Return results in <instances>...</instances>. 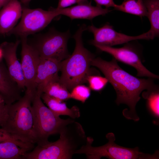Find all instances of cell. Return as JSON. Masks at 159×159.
I'll list each match as a JSON object with an SVG mask.
<instances>
[{
  "label": "cell",
  "instance_id": "6da1fadb",
  "mask_svg": "<svg viewBox=\"0 0 159 159\" xmlns=\"http://www.w3.org/2000/svg\"><path fill=\"white\" fill-rule=\"evenodd\" d=\"M91 65L98 68L112 86L117 95L116 104H124L129 107V110H123V116L128 119L138 121L139 118L135 111L136 105L140 99L141 92L155 85V79L140 78L130 74L120 67L113 57L110 61L94 58Z\"/></svg>",
  "mask_w": 159,
  "mask_h": 159
},
{
  "label": "cell",
  "instance_id": "7a4b0ae2",
  "mask_svg": "<svg viewBox=\"0 0 159 159\" xmlns=\"http://www.w3.org/2000/svg\"><path fill=\"white\" fill-rule=\"evenodd\" d=\"M57 141L37 145L26 154L27 159H71L86 143L87 137L82 126L74 119L61 130Z\"/></svg>",
  "mask_w": 159,
  "mask_h": 159
},
{
  "label": "cell",
  "instance_id": "3957f363",
  "mask_svg": "<svg viewBox=\"0 0 159 159\" xmlns=\"http://www.w3.org/2000/svg\"><path fill=\"white\" fill-rule=\"evenodd\" d=\"M86 27L85 24L80 26L73 36L75 41L73 53L61 62L59 80L69 91L77 85L86 82L87 76L93 72L90 66L95 55L84 47L82 39Z\"/></svg>",
  "mask_w": 159,
  "mask_h": 159
},
{
  "label": "cell",
  "instance_id": "277c9868",
  "mask_svg": "<svg viewBox=\"0 0 159 159\" xmlns=\"http://www.w3.org/2000/svg\"><path fill=\"white\" fill-rule=\"evenodd\" d=\"M34 95L26 90L22 97L7 105V118L1 127L15 140L33 144L36 143L32 108Z\"/></svg>",
  "mask_w": 159,
  "mask_h": 159
},
{
  "label": "cell",
  "instance_id": "5b68a950",
  "mask_svg": "<svg viewBox=\"0 0 159 159\" xmlns=\"http://www.w3.org/2000/svg\"><path fill=\"white\" fill-rule=\"evenodd\" d=\"M106 137L108 142L99 147L92 145L93 139L87 137L85 144L77 150L75 154H84L88 159H100L105 157L110 159H158L159 153L156 152L151 155L141 152L138 147L128 148L120 146L115 143V137L112 132L108 133Z\"/></svg>",
  "mask_w": 159,
  "mask_h": 159
},
{
  "label": "cell",
  "instance_id": "8992f818",
  "mask_svg": "<svg viewBox=\"0 0 159 159\" xmlns=\"http://www.w3.org/2000/svg\"><path fill=\"white\" fill-rule=\"evenodd\" d=\"M41 93L36 91L32 102L34 127L37 145L49 143L50 136L59 134L65 125L74 119H64L55 115L42 101Z\"/></svg>",
  "mask_w": 159,
  "mask_h": 159
},
{
  "label": "cell",
  "instance_id": "52a82bcc",
  "mask_svg": "<svg viewBox=\"0 0 159 159\" xmlns=\"http://www.w3.org/2000/svg\"><path fill=\"white\" fill-rule=\"evenodd\" d=\"M132 41L124 44L123 46L120 48L97 44L93 45L100 51L110 54L117 61L135 68L137 71V76L158 79V75L150 71L143 64L141 47Z\"/></svg>",
  "mask_w": 159,
  "mask_h": 159
},
{
  "label": "cell",
  "instance_id": "ba28073f",
  "mask_svg": "<svg viewBox=\"0 0 159 159\" xmlns=\"http://www.w3.org/2000/svg\"><path fill=\"white\" fill-rule=\"evenodd\" d=\"M70 37L69 30L62 32L51 29L33 44L28 43L37 51L40 57L52 58L61 62L70 55L67 44Z\"/></svg>",
  "mask_w": 159,
  "mask_h": 159
},
{
  "label": "cell",
  "instance_id": "9c48e42d",
  "mask_svg": "<svg viewBox=\"0 0 159 159\" xmlns=\"http://www.w3.org/2000/svg\"><path fill=\"white\" fill-rule=\"evenodd\" d=\"M59 15L56 8H51L46 11L40 8H22L21 21L10 34L20 38L27 37L44 28Z\"/></svg>",
  "mask_w": 159,
  "mask_h": 159
},
{
  "label": "cell",
  "instance_id": "30bf717a",
  "mask_svg": "<svg viewBox=\"0 0 159 159\" xmlns=\"http://www.w3.org/2000/svg\"><path fill=\"white\" fill-rule=\"evenodd\" d=\"M86 30L93 35L94 39L90 42L93 45L112 47L134 40H150L147 32L137 36H129L116 31L112 26L108 23L100 28L92 24L86 27Z\"/></svg>",
  "mask_w": 159,
  "mask_h": 159
},
{
  "label": "cell",
  "instance_id": "8fae6325",
  "mask_svg": "<svg viewBox=\"0 0 159 159\" xmlns=\"http://www.w3.org/2000/svg\"><path fill=\"white\" fill-rule=\"evenodd\" d=\"M21 38V68L26 90L34 94L36 90L35 81L40 57L37 51L27 40V37Z\"/></svg>",
  "mask_w": 159,
  "mask_h": 159
},
{
  "label": "cell",
  "instance_id": "7c38bea8",
  "mask_svg": "<svg viewBox=\"0 0 159 159\" xmlns=\"http://www.w3.org/2000/svg\"><path fill=\"white\" fill-rule=\"evenodd\" d=\"M20 42L18 39L14 42H5L0 46L2 50L3 58L10 74L19 87L22 89H24L25 88V79L21 64L16 55L17 48Z\"/></svg>",
  "mask_w": 159,
  "mask_h": 159
},
{
  "label": "cell",
  "instance_id": "4fadbf2b",
  "mask_svg": "<svg viewBox=\"0 0 159 159\" xmlns=\"http://www.w3.org/2000/svg\"><path fill=\"white\" fill-rule=\"evenodd\" d=\"M59 15H62L69 17L71 20L85 19L92 20L100 15L104 16L111 11L108 9L100 6H93L91 1L82 3L74 6L63 9L56 8Z\"/></svg>",
  "mask_w": 159,
  "mask_h": 159
},
{
  "label": "cell",
  "instance_id": "5bb4252c",
  "mask_svg": "<svg viewBox=\"0 0 159 159\" xmlns=\"http://www.w3.org/2000/svg\"><path fill=\"white\" fill-rule=\"evenodd\" d=\"M22 89L10 74L7 67L0 62V95L5 104L10 105L19 100Z\"/></svg>",
  "mask_w": 159,
  "mask_h": 159
},
{
  "label": "cell",
  "instance_id": "9a60e30c",
  "mask_svg": "<svg viewBox=\"0 0 159 159\" xmlns=\"http://www.w3.org/2000/svg\"><path fill=\"white\" fill-rule=\"evenodd\" d=\"M22 8L18 0H10L0 10V34L10 33L21 17Z\"/></svg>",
  "mask_w": 159,
  "mask_h": 159
},
{
  "label": "cell",
  "instance_id": "2e32d148",
  "mask_svg": "<svg viewBox=\"0 0 159 159\" xmlns=\"http://www.w3.org/2000/svg\"><path fill=\"white\" fill-rule=\"evenodd\" d=\"M61 62L54 58L40 57L35 81L37 91H39L46 82L58 75L60 71Z\"/></svg>",
  "mask_w": 159,
  "mask_h": 159
},
{
  "label": "cell",
  "instance_id": "e0dca14e",
  "mask_svg": "<svg viewBox=\"0 0 159 159\" xmlns=\"http://www.w3.org/2000/svg\"><path fill=\"white\" fill-rule=\"evenodd\" d=\"M41 97L48 107L58 116L66 115L75 119L80 116V109L76 106L69 108L64 101L51 97L44 93L42 94Z\"/></svg>",
  "mask_w": 159,
  "mask_h": 159
},
{
  "label": "cell",
  "instance_id": "ac0fdd59",
  "mask_svg": "<svg viewBox=\"0 0 159 159\" xmlns=\"http://www.w3.org/2000/svg\"><path fill=\"white\" fill-rule=\"evenodd\" d=\"M40 91L53 98L64 101L70 99V92L60 82L58 75L48 80Z\"/></svg>",
  "mask_w": 159,
  "mask_h": 159
},
{
  "label": "cell",
  "instance_id": "d6986e66",
  "mask_svg": "<svg viewBox=\"0 0 159 159\" xmlns=\"http://www.w3.org/2000/svg\"><path fill=\"white\" fill-rule=\"evenodd\" d=\"M143 0L151 26L147 32L150 40H153L159 35V0Z\"/></svg>",
  "mask_w": 159,
  "mask_h": 159
},
{
  "label": "cell",
  "instance_id": "ffe728a7",
  "mask_svg": "<svg viewBox=\"0 0 159 159\" xmlns=\"http://www.w3.org/2000/svg\"><path fill=\"white\" fill-rule=\"evenodd\" d=\"M26 151L19 141L9 140L0 143V159H21Z\"/></svg>",
  "mask_w": 159,
  "mask_h": 159
},
{
  "label": "cell",
  "instance_id": "44dd1931",
  "mask_svg": "<svg viewBox=\"0 0 159 159\" xmlns=\"http://www.w3.org/2000/svg\"><path fill=\"white\" fill-rule=\"evenodd\" d=\"M114 10L138 16H147V11L143 0H124L120 5L116 4Z\"/></svg>",
  "mask_w": 159,
  "mask_h": 159
},
{
  "label": "cell",
  "instance_id": "7402d4cb",
  "mask_svg": "<svg viewBox=\"0 0 159 159\" xmlns=\"http://www.w3.org/2000/svg\"><path fill=\"white\" fill-rule=\"evenodd\" d=\"M143 92V98L146 100V106L150 114L158 120L159 118V89L155 85L150 88Z\"/></svg>",
  "mask_w": 159,
  "mask_h": 159
},
{
  "label": "cell",
  "instance_id": "603a6c76",
  "mask_svg": "<svg viewBox=\"0 0 159 159\" xmlns=\"http://www.w3.org/2000/svg\"><path fill=\"white\" fill-rule=\"evenodd\" d=\"M93 72L87 76L86 82L88 83L91 90L95 91L100 92L106 86L108 82V80L105 77L102 76L99 73Z\"/></svg>",
  "mask_w": 159,
  "mask_h": 159
},
{
  "label": "cell",
  "instance_id": "cb8c5ba5",
  "mask_svg": "<svg viewBox=\"0 0 159 159\" xmlns=\"http://www.w3.org/2000/svg\"><path fill=\"white\" fill-rule=\"evenodd\" d=\"M70 99L72 98L85 103L90 97L91 89L87 86L82 84L77 85L71 91Z\"/></svg>",
  "mask_w": 159,
  "mask_h": 159
},
{
  "label": "cell",
  "instance_id": "d4e9b609",
  "mask_svg": "<svg viewBox=\"0 0 159 159\" xmlns=\"http://www.w3.org/2000/svg\"><path fill=\"white\" fill-rule=\"evenodd\" d=\"M8 116V106L4 102H0V126L5 123Z\"/></svg>",
  "mask_w": 159,
  "mask_h": 159
},
{
  "label": "cell",
  "instance_id": "484cf974",
  "mask_svg": "<svg viewBox=\"0 0 159 159\" xmlns=\"http://www.w3.org/2000/svg\"><path fill=\"white\" fill-rule=\"evenodd\" d=\"M96 4V6H103L105 7L106 8L110 7H114L116 4L113 0H93Z\"/></svg>",
  "mask_w": 159,
  "mask_h": 159
},
{
  "label": "cell",
  "instance_id": "4316f807",
  "mask_svg": "<svg viewBox=\"0 0 159 159\" xmlns=\"http://www.w3.org/2000/svg\"><path fill=\"white\" fill-rule=\"evenodd\" d=\"M9 140H17L13 138L1 127L0 128V143Z\"/></svg>",
  "mask_w": 159,
  "mask_h": 159
},
{
  "label": "cell",
  "instance_id": "83f0119b",
  "mask_svg": "<svg viewBox=\"0 0 159 159\" xmlns=\"http://www.w3.org/2000/svg\"><path fill=\"white\" fill-rule=\"evenodd\" d=\"M10 0H0V10Z\"/></svg>",
  "mask_w": 159,
  "mask_h": 159
},
{
  "label": "cell",
  "instance_id": "f1b7e54d",
  "mask_svg": "<svg viewBox=\"0 0 159 159\" xmlns=\"http://www.w3.org/2000/svg\"><path fill=\"white\" fill-rule=\"evenodd\" d=\"M75 2L77 4L85 2L88 1L87 0H71Z\"/></svg>",
  "mask_w": 159,
  "mask_h": 159
},
{
  "label": "cell",
  "instance_id": "f546056e",
  "mask_svg": "<svg viewBox=\"0 0 159 159\" xmlns=\"http://www.w3.org/2000/svg\"><path fill=\"white\" fill-rule=\"evenodd\" d=\"M21 2L25 5L28 4L32 0H19Z\"/></svg>",
  "mask_w": 159,
  "mask_h": 159
},
{
  "label": "cell",
  "instance_id": "4dcf8cb0",
  "mask_svg": "<svg viewBox=\"0 0 159 159\" xmlns=\"http://www.w3.org/2000/svg\"><path fill=\"white\" fill-rule=\"evenodd\" d=\"M3 58V53L2 49L0 46V62L2 61Z\"/></svg>",
  "mask_w": 159,
  "mask_h": 159
},
{
  "label": "cell",
  "instance_id": "1f68e13d",
  "mask_svg": "<svg viewBox=\"0 0 159 159\" xmlns=\"http://www.w3.org/2000/svg\"><path fill=\"white\" fill-rule=\"evenodd\" d=\"M0 102H4L3 98H2V97H1V96L0 95Z\"/></svg>",
  "mask_w": 159,
  "mask_h": 159
}]
</instances>
